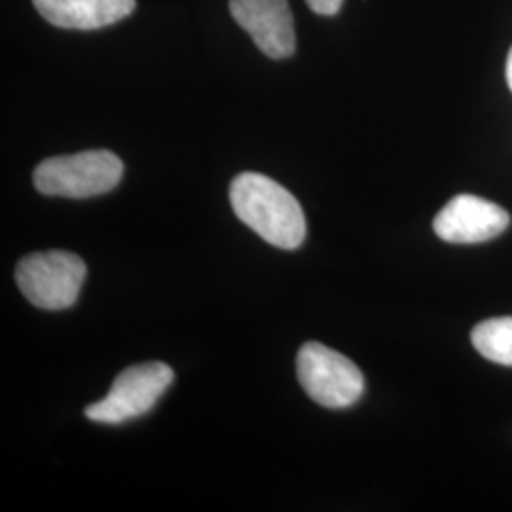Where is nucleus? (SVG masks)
Instances as JSON below:
<instances>
[{
	"label": "nucleus",
	"instance_id": "obj_6",
	"mask_svg": "<svg viewBox=\"0 0 512 512\" xmlns=\"http://www.w3.org/2000/svg\"><path fill=\"white\" fill-rule=\"evenodd\" d=\"M511 224V215L484 198L461 194L440 209L433 230L442 241L456 245L484 243L503 234Z\"/></svg>",
	"mask_w": 512,
	"mask_h": 512
},
{
	"label": "nucleus",
	"instance_id": "obj_2",
	"mask_svg": "<svg viewBox=\"0 0 512 512\" xmlns=\"http://www.w3.org/2000/svg\"><path fill=\"white\" fill-rule=\"evenodd\" d=\"M124 175L122 160L109 150L55 156L38 164L35 188L44 196L84 200L114 190Z\"/></svg>",
	"mask_w": 512,
	"mask_h": 512
},
{
	"label": "nucleus",
	"instance_id": "obj_7",
	"mask_svg": "<svg viewBox=\"0 0 512 512\" xmlns=\"http://www.w3.org/2000/svg\"><path fill=\"white\" fill-rule=\"evenodd\" d=\"M230 12L262 54L272 59L294 54L296 33L287 0H230Z\"/></svg>",
	"mask_w": 512,
	"mask_h": 512
},
{
	"label": "nucleus",
	"instance_id": "obj_5",
	"mask_svg": "<svg viewBox=\"0 0 512 512\" xmlns=\"http://www.w3.org/2000/svg\"><path fill=\"white\" fill-rule=\"evenodd\" d=\"M175 378L165 363H145L126 368L110 387L109 395L86 408L88 420L118 425L150 412Z\"/></svg>",
	"mask_w": 512,
	"mask_h": 512
},
{
	"label": "nucleus",
	"instance_id": "obj_3",
	"mask_svg": "<svg viewBox=\"0 0 512 512\" xmlns=\"http://www.w3.org/2000/svg\"><path fill=\"white\" fill-rule=\"evenodd\" d=\"M86 281L84 260L69 251H44L19 260L16 283L40 310H67L78 300Z\"/></svg>",
	"mask_w": 512,
	"mask_h": 512
},
{
	"label": "nucleus",
	"instance_id": "obj_8",
	"mask_svg": "<svg viewBox=\"0 0 512 512\" xmlns=\"http://www.w3.org/2000/svg\"><path fill=\"white\" fill-rule=\"evenodd\" d=\"M38 14L61 29L92 31L128 18L135 0H33Z\"/></svg>",
	"mask_w": 512,
	"mask_h": 512
},
{
	"label": "nucleus",
	"instance_id": "obj_9",
	"mask_svg": "<svg viewBox=\"0 0 512 512\" xmlns=\"http://www.w3.org/2000/svg\"><path fill=\"white\" fill-rule=\"evenodd\" d=\"M476 351L497 365L512 366V317L478 323L471 334Z\"/></svg>",
	"mask_w": 512,
	"mask_h": 512
},
{
	"label": "nucleus",
	"instance_id": "obj_11",
	"mask_svg": "<svg viewBox=\"0 0 512 512\" xmlns=\"http://www.w3.org/2000/svg\"><path fill=\"white\" fill-rule=\"evenodd\" d=\"M507 84H509L512 92V48L509 57H507Z\"/></svg>",
	"mask_w": 512,
	"mask_h": 512
},
{
	"label": "nucleus",
	"instance_id": "obj_4",
	"mask_svg": "<svg viewBox=\"0 0 512 512\" xmlns=\"http://www.w3.org/2000/svg\"><path fill=\"white\" fill-rule=\"evenodd\" d=\"M296 372L311 401L332 410L357 403L365 391L359 366L319 342H308L300 348Z\"/></svg>",
	"mask_w": 512,
	"mask_h": 512
},
{
	"label": "nucleus",
	"instance_id": "obj_10",
	"mask_svg": "<svg viewBox=\"0 0 512 512\" xmlns=\"http://www.w3.org/2000/svg\"><path fill=\"white\" fill-rule=\"evenodd\" d=\"M308 6L319 16H334L342 8L344 0H306Z\"/></svg>",
	"mask_w": 512,
	"mask_h": 512
},
{
	"label": "nucleus",
	"instance_id": "obj_1",
	"mask_svg": "<svg viewBox=\"0 0 512 512\" xmlns=\"http://www.w3.org/2000/svg\"><path fill=\"white\" fill-rule=\"evenodd\" d=\"M232 209L270 245L293 251L306 239L304 211L293 194L260 173H241L230 186Z\"/></svg>",
	"mask_w": 512,
	"mask_h": 512
}]
</instances>
